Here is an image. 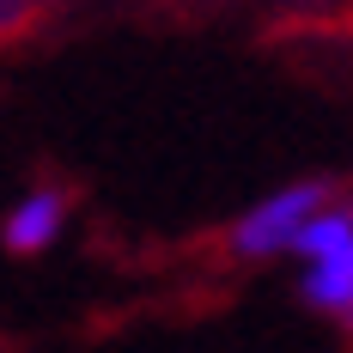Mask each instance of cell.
Instances as JSON below:
<instances>
[{"label":"cell","instance_id":"obj_1","mask_svg":"<svg viewBox=\"0 0 353 353\" xmlns=\"http://www.w3.org/2000/svg\"><path fill=\"white\" fill-rule=\"evenodd\" d=\"M286 256H299V299L353 329V208L329 201V208L292 238Z\"/></svg>","mask_w":353,"mask_h":353},{"label":"cell","instance_id":"obj_2","mask_svg":"<svg viewBox=\"0 0 353 353\" xmlns=\"http://www.w3.org/2000/svg\"><path fill=\"white\" fill-rule=\"evenodd\" d=\"M335 201V183L329 176H299V183H281V189H268L256 208H244L232 219V250L244 256V262H268V256H286L292 238L317 219L323 208Z\"/></svg>","mask_w":353,"mask_h":353},{"label":"cell","instance_id":"obj_3","mask_svg":"<svg viewBox=\"0 0 353 353\" xmlns=\"http://www.w3.org/2000/svg\"><path fill=\"white\" fill-rule=\"evenodd\" d=\"M68 189H25L12 208H6V219H0V244H6V256H43V250L55 244L61 232H68Z\"/></svg>","mask_w":353,"mask_h":353},{"label":"cell","instance_id":"obj_4","mask_svg":"<svg viewBox=\"0 0 353 353\" xmlns=\"http://www.w3.org/2000/svg\"><path fill=\"white\" fill-rule=\"evenodd\" d=\"M305 6H329V0H305Z\"/></svg>","mask_w":353,"mask_h":353}]
</instances>
